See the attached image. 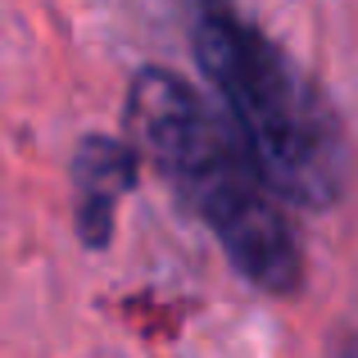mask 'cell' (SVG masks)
<instances>
[{
	"mask_svg": "<svg viewBox=\"0 0 358 358\" xmlns=\"http://www.w3.org/2000/svg\"><path fill=\"white\" fill-rule=\"evenodd\" d=\"M69 177H73V222H78V236L87 250H105L114 241V218H118L122 195L141 177L136 145L91 131L73 150Z\"/></svg>",
	"mask_w": 358,
	"mask_h": 358,
	"instance_id": "cell-3",
	"label": "cell"
},
{
	"mask_svg": "<svg viewBox=\"0 0 358 358\" xmlns=\"http://www.w3.org/2000/svg\"><path fill=\"white\" fill-rule=\"evenodd\" d=\"M182 14L195 64L272 191L304 209H331L350 186V141L322 91L231 0H182Z\"/></svg>",
	"mask_w": 358,
	"mask_h": 358,
	"instance_id": "cell-2",
	"label": "cell"
},
{
	"mask_svg": "<svg viewBox=\"0 0 358 358\" xmlns=\"http://www.w3.org/2000/svg\"><path fill=\"white\" fill-rule=\"evenodd\" d=\"M127 131L173 195L213 231L227 263L268 295L304 286V254L281 195L227 114H213L177 73L141 69L127 87Z\"/></svg>",
	"mask_w": 358,
	"mask_h": 358,
	"instance_id": "cell-1",
	"label": "cell"
}]
</instances>
